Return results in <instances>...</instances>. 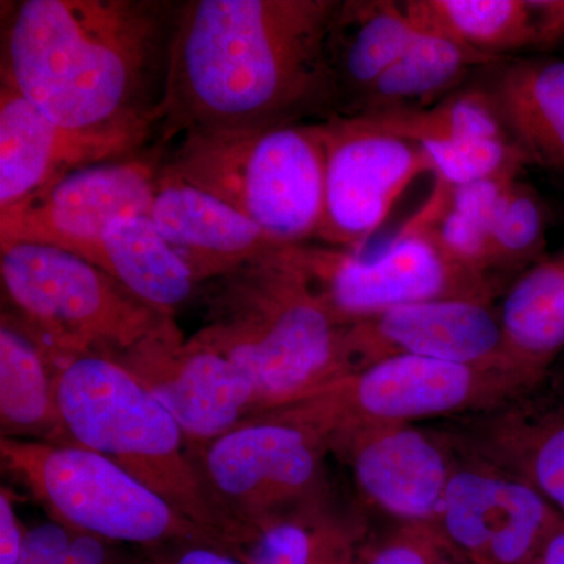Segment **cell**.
<instances>
[{"label":"cell","mask_w":564,"mask_h":564,"mask_svg":"<svg viewBox=\"0 0 564 564\" xmlns=\"http://www.w3.org/2000/svg\"><path fill=\"white\" fill-rule=\"evenodd\" d=\"M340 0H187L155 143L188 131L332 117L326 40Z\"/></svg>","instance_id":"6da1fadb"},{"label":"cell","mask_w":564,"mask_h":564,"mask_svg":"<svg viewBox=\"0 0 564 564\" xmlns=\"http://www.w3.org/2000/svg\"><path fill=\"white\" fill-rule=\"evenodd\" d=\"M177 9L161 0L9 3L0 82L69 131L158 139Z\"/></svg>","instance_id":"7a4b0ae2"},{"label":"cell","mask_w":564,"mask_h":564,"mask_svg":"<svg viewBox=\"0 0 564 564\" xmlns=\"http://www.w3.org/2000/svg\"><path fill=\"white\" fill-rule=\"evenodd\" d=\"M206 322L192 340L242 370L262 413L344 377L345 325L285 247L206 282Z\"/></svg>","instance_id":"3957f363"},{"label":"cell","mask_w":564,"mask_h":564,"mask_svg":"<svg viewBox=\"0 0 564 564\" xmlns=\"http://www.w3.org/2000/svg\"><path fill=\"white\" fill-rule=\"evenodd\" d=\"M55 395L70 445L106 456L204 530L236 527L188 455L176 419L120 362L66 359L55 367Z\"/></svg>","instance_id":"277c9868"},{"label":"cell","mask_w":564,"mask_h":564,"mask_svg":"<svg viewBox=\"0 0 564 564\" xmlns=\"http://www.w3.org/2000/svg\"><path fill=\"white\" fill-rule=\"evenodd\" d=\"M162 172L210 193L281 245L315 242L325 210L321 121L188 131Z\"/></svg>","instance_id":"5b68a950"},{"label":"cell","mask_w":564,"mask_h":564,"mask_svg":"<svg viewBox=\"0 0 564 564\" xmlns=\"http://www.w3.org/2000/svg\"><path fill=\"white\" fill-rule=\"evenodd\" d=\"M0 250L3 289L55 366L77 356L120 355L165 318L79 256L36 243Z\"/></svg>","instance_id":"8992f818"},{"label":"cell","mask_w":564,"mask_h":564,"mask_svg":"<svg viewBox=\"0 0 564 564\" xmlns=\"http://www.w3.org/2000/svg\"><path fill=\"white\" fill-rule=\"evenodd\" d=\"M532 386L502 367L393 356L344 375L284 410L321 433L329 447L336 437L358 430L505 406Z\"/></svg>","instance_id":"52a82bcc"},{"label":"cell","mask_w":564,"mask_h":564,"mask_svg":"<svg viewBox=\"0 0 564 564\" xmlns=\"http://www.w3.org/2000/svg\"><path fill=\"white\" fill-rule=\"evenodd\" d=\"M288 251L345 325L404 304L491 303L494 295L488 274L456 262L413 218L380 250L348 251L307 242L288 245Z\"/></svg>","instance_id":"ba28073f"},{"label":"cell","mask_w":564,"mask_h":564,"mask_svg":"<svg viewBox=\"0 0 564 564\" xmlns=\"http://www.w3.org/2000/svg\"><path fill=\"white\" fill-rule=\"evenodd\" d=\"M0 454L52 513L82 532L128 543L206 532L118 464L88 448L2 436Z\"/></svg>","instance_id":"9c48e42d"},{"label":"cell","mask_w":564,"mask_h":564,"mask_svg":"<svg viewBox=\"0 0 564 564\" xmlns=\"http://www.w3.org/2000/svg\"><path fill=\"white\" fill-rule=\"evenodd\" d=\"M325 437L284 410L252 415L195 452L215 502L237 524L261 530L310 499L321 481Z\"/></svg>","instance_id":"30bf717a"},{"label":"cell","mask_w":564,"mask_h":564,"mask_svg":"<svg viewBox=\"0 0 564 564\" xmlns=\"http://www.w3.org/2000/svg\"><path fill=\"white\" fill-rule=\"evenodd\" d=\"M326 152L325 210L315 242L362 251L397 199L433 173L421 144L378 131L358 117L321 120Z\"/></svg>","instance_id":"8fae6325"},{"label":"cell","mask_w":564,"mask_h":564,"mask_svg":"<svg viewBox=\"0 0 564 564\" xmlns=\"http://www.w3.org/2000/svg\"><path fill=\"white\" fill-rule=\"evenodd\" d=\"M169 147L82 166L0 212V245L36 243L80 256L111 221L150 215Z\"/></svg>","instance_id":"7c38bea8"},{"label":"cell","mask_w":564,"mask_h":564,"mask_svg":"<svg viewBox=\"0 0 564 564\" xmlns=\"http://www.w3.org/2000/svg\"><path fill=\"white\" fill-rule=\"evenodd\" d=\"M111 358L176 419L193 454L261 414L247 375L185 337L174 317L163 318L139 344Z\"/></svg>","instance_id":"4fadbf2b"},{"label":"cell","mask_w":564,"mask_h":564,"mask_svg":"<svg viewBox=\"0 0 564 564\" xmlns=\"http://www.w3.org/2000/svg\"><path fill=\"white\" fill-rule=\"evenodd\" d=\"M343 356L345 375L393 356L502 367L521 373L505 351L499 311L491 303L470 300L404 304L350 323L345 329Z\"/></svg>","instance_id":"5bb4252c"},{"label":"cell","mask_w":564,"mask_h":564,"mask_svg":"<svg viewBox=\"0 0 564 564\" xmlns=\"http://www.w3.org/2000/svg\"><path fill=\"white\" fill-rule=\"evenodd\" d=\"M437 519L456 545L491 564L527 562L564 524L532 486L492 467L454 470Z\"/></svg>","instance_id":"9a60e30c"},{"label":"cell","mask_w":564,"mask_h":564,"mask_svg":"<svg viewBox=\"0 0 564 564\" xmlns=\"http://www.w3.org/2000/svg\"><path fill=\"white\" fill-rule=\"evenodd\" d=\"M148 133L69 131L0 82V212L43 192L82 166L121 161L150 150Z\"/></svg>","instance_id":"2e32d148"},{"label":"cell","mask_w":564,"mask_h":564,"mask_svg":"<svg viewBox=\"0 0 564 564\" xmlns=\"http://www.w3.org/2000/svg\"><path fill=\"white\" fill-rule=\"evenodd\" d=\"M361 491L384 511L411 522L440 516L454 469L443 448L411 425L377 426L336 437Z\"/></svg>","instance_id":"e0dca14e"},{"label":"cell","mask_w":564,"mask_h":564,"mask_svg":"<svg viewBox=\"0 0 564 564\" xmlns=\"http://www.w3.org/2000/svg\"><path fill=\"white\" fill-rule=\"evenodd\" d=\"M150 217L199 284L285 247L210 193L163 172Z\"/></svg>","instance_id":"ac0fdd59"},{"label":"cell","mask_w":564,"mask_h":564,"mask_svg":"<svg viewBox=\"0 0 564 564\" xmlns=\"http://www.w3.org/2000/svg\"><path fill=\"white\" fill-rule=\"evenodd\" d=\"M422 32L496 62L564 41V0H403Z\"/></svg>","instance_id":"d6986e66"},{"label":"cell","mask_w":564,"mask_h":564,"mask_svg":"<svg viewBox=\"0 0 564 564\" xmlns=\"http://www.w3.org/2000/svg\"><path fill=\"white\" fill-rule=\"evenodd\" d=\"M421 33L402 2L340 0L326 40L333 115L350 113Z\"/></svg>","instance_id":"ffe728a7"},{"label":"cell","mask_w":564,"mask_h":564,"mask_svg":"<svg viewBox=\"0 0 564 564\" xmlns=\"http://www.w3.org/2000/svg\"><path fill=\"white\" fill-rule=\"evenodd\" d=\"M79 258L110 274L163 317H174L203 288L150 215L111 221Z\"/></svg>","instance_id":"44dd1931"},{"label":"cell","mask_w":564,"mask_h":564,"mask_svg":"<svg viewBox=\"0 0 564 564\" xmlns=\"http://www.w3.org/2000/svg\"><path fill=\"white\" fill-rule=\"evenodd\" d=\"M488 93L527 162L564 174V58L502 62Z\"/></svg>","instance_id":"7402d4cb"},{"label":"cell","mask_w":564,"mask_h":564,"mask_svg":"<svg viewBox=\"0 0 564 564\" xmlns=\"http://www.w3.org/2000/svg\"><path fill=\"white\" fill-rule=\"evenodd\" d=\"M499 315L508 358L536 384L564 348V243L516 280Z\"/></svg>","instance_id":"603a6c76"},{"label":"cell","mask_w":564,"mask_h":564,"mask_svg":"<svg viewBox=\"0 0 564 564\" xmlns=\"http://www.w3.org/2000/svg\"><path fill=\"white\" fill-rule=\"evenodd\" d=\"M0 419L3 436H41L70 445L55 395V366L28 329L0 328Z\"/></svg>","instance_id":"cb8c5ba5"},{"label":"cell","mask_w":564,"mask_h":564,"mask_svg":"<svg viewBox=\"0 0 564 564\" xmlns=\"http://www.w3.org/2000/svg\"><path fill=\"white\" fill-rule=\"evenodd\" d=\"M499 63L445 36L422 32L345 117L430 106L455 93L470 70Z\"/></svg>","instance_id":"d4e9b609"},{"label":"cell","mask_w":564,"mask_h":564,"mask_svg":"<svg viewBox=\"0 0 564 564\" xmlns=\"http://www.w3.org/2000/svg\"><path fill=\"white\" fill-rule=\"evenodd\" d=\"M486 422L478 430V454L492 469L532 486L564 516V414L532 417L514 410Z\"/></svg>","instance_id":"484cf974"},{"label":"cell","mask_w":564,"mask_h":564,"mask_svg":"<svg viewBox=\"0 0 564 564\" xmlns=\"http://www.w3.org/2000/svg\"><path fill=\"white\" fill-rule=\"evenodd\" d=\"M367 124L415 144L510 137L505 131L491 95L462 90L417 109L358 117Z\"/></svg>","instance_id":"4316f807"},{"label":"cell","mask_w":564,"mask_h":564,"mask_svg":"<svg viewBox=\"0 0 564 564\" xmlns=\"http://www.w3.org/2000/svg\"><path fill=\"white\" fill-rule=\"evenodd\" d=\"M547 218L540 196L530 185L514 181L505 195L489 237V272L519 269L545 258Z\"/></svg>","instance_id":"83f0119b"},{"label":"cell","mask_w":564,"mask_h":564,"mask_svg":"<svg viewBox=\"0 0 564 564\" xmlns=\"http://www.w3.org/2000/svg\"><path fill=\"white\" fill-rule=\"evenodd\" d=\"M437 188H456L508 173H521L527 159L510 137L422 144Z\"/></svg>","instance_id":"f1b7e54d"},{"label":"cell","mask_w":564,"mask_h":564,"mask_svg":"<svg viewBox=\"0 0 564 564\" xmlns=\"http://www.w3.org/2000/svg\"><path fill=\"white\" fill-rule=\"evenodd\" d=\"M254 564H313V540L302 527L278 522L263 530Z\"/></svg>","instance_id":"f546056e"},{"label":"cell","mask_w":564,"mask_h":564,"mask_svg":"<svg viewBox=\"0 0 564 564\" xmlns=\"http://www.w3.org/2000/svg\"><path fill=\"white\" fill-rule=\"evenodd\" d=\"M70 538L65 527L47 522L24 534L17 564H65Z\"/></svg>","instance_id":"4dcf8cb0"},{"label":"cell","mask_w":564,"mask_h":564,"mask_svg":"<svg viewBox=\"0 0 564 564\" xmlns=\"http://www.w3.org/2000/svg\"><path fill=\"white\" fill-rule=\"evenodd\" d=\"M22 540L24 534L18 524L10 494L3 488L0 494V564L18 563Z\"/></svg>","instance_id":"1f68e13d"},{"label":"cell","mask_w":564,"mask_h":564,"mask_svg":"<svg viewBox=\"0 0 564 564\" xmlns=\"http://www.w3.org/2000/svg\"><path fill=\"white\" fill-rule=\"evenodd\" d=\"M106 560L104 545L95 534H79L70 540L65 564H102Z\"/></svg>","instance_id":"d6a6232c"},{"label":"cell","mask_w":564,"mask_h":564,"mask_svg":"<svg viewBox=\"0 0 564 564\" xmlns=\"http://www.w3.org/2000/svg\"><path fill=\"white\" fill-rule=\"evenodd\" d=\"M372 564H429V558L417 544L397 543L384 547Z\"/></svg>","instance_id":"836d02e7"},{"label":"cell","mask_w":564,"mask_h":564,"mask_svg":"<svg viewBox=\"0 0 564 564\" xmlns=\"http://www.w3.org/2000/svg\"><path fill=\"white\" fill-rule=\"evenodd\" d=\"M177 564H237L232 560L226 558L217 552L206 551V549H195L181 556Z\"/></svg>","instance_id":"e575fe53"},{"label":"cell","mask_w":564,"mask_h":564,"mask_svg":"<svg viewBox=\"0 0 564 564\" xmlns=\"http://www.w3.org/2000/svg\"><path fill=\"white\" fill-rule=\"evenodd\" d=\"M543 562L549 564H564V524L556 530L543 552Z\"/></svg>","instance_id":"d590c367"},{"label":"cell","mask_w":564,"mask_h":564,"mask_svg":"<svg viewBox=\"0 0 564 564\" xmlns=\"http://www.w3.org/2000/svg\"><path fill=\"white\" fill-rule=\"evenodd\" d=\"M536 564H549V563H545V562H543V560H541V562L536 563Z\"/></svg>","instance_id":"8d00e7d4"},{"label":"cell","mask_w":564,"mask_h":564,"mask_svg":"<svg viewBox=\"0 0 564 564\" xmlns=\"http://www.w3.org/2000/svg\"><path fill=\"white\" fill-rule=\"evenodd\" d=\"M562 44H564V41H563V43H562Z\"/></svg>","instance_id":"74e56055"}]
</instances>
